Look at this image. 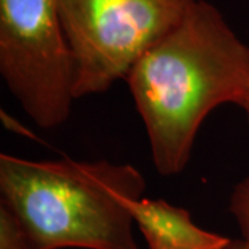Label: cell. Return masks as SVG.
Here are the masks:
<instances>
[{"label":"cell","mask_w":249,"mask_h":249,"mask_svg":"<svg viewBox=\"0 0 249 249\" xmlns=\"http://www.w3.org/2000/svg\"><path fill=\"white\" fill-rule=\"evenodd\" d=\"M160 176L186 169L196 134L223 104L240 107L249 93V46L219 9L196 0L124 78Z\"/></svg>","instance_id":"cell-1"},{"label":"cell","mask_w":249,"mask_h":249,"mask_svg":"<svg viewBox=\"0 0 249 249\" xmlns=\"http://www.w3.org/2000/svg\"><path fill=\"white\" fill-rule=\"evenodd\" d=\"M145 186L130 163L0 155V202L36 249H140L126 202Z\"/></svg>","instance_id":"cell-2"},{"label":"cell","mask_w":249,"mask_h":249,"mask_svg":"<svg viewBox=\"0 0 249 249\" xmlns=\"http://www.w3.org/2000/svg\"><path fill=\"white\" fill-rule=\"evenodd\" d=\"M196 0H58L75 97L104 93L166 36Z\"/></svg>","instance_id":"cell-3"},{"label":"cell","mask_w":249,"mask_h":249,"mask_svg":"<svg viewBox=\"0 0 249 249\" xmlns=\"http://www.w3.org/2000/svg\"><path fill=\"white\" fill-rule=\"evenodd\" d=\"M0 73L34 124L54 129L68 121L75 67L58 0H0Z\"/></svg>","instance_id":"cell-4"},{"label":"cell","mask_w":249,"mask_h":249,"mask_svg":"<svg viewBox=\"0 0 249 249\" xmlns=\"http://www.w3.org/2000/svg\"><path fill=\"white\" fill-rule=\"evenodd\" d=\"M126 206L148 249H226L232 240L196 226L190 212L165 199H129Z\"/></svg>","instance_id":"cell-5"},{"label":"cell","mask_w":249,"mask_h":249,"mask_svg":"<svg viewBox=\"0 0 249 249\" xmlns=\"http://www.w3.org/2000/svg\"><path fill=\"white\" fill-rule=\"evenodd\" d=\"M0 249H36L14 213L0 202Z\"/></svg>","instance_id":"cell-6"},{"label":"cell","mask_w":249,"mask_h":249,"mask_svg":"<svg viewBox=\"0 0 249 249\" xmlns=\"http://www.w3.org/2000/svg\"><path fill=\"white\" fill-rule=\"evenodd\" d=\"M229 209L241 231V241L249 249V175L232 188Z\"/></svg>","instance_id":"cell-7"},{"label":"cell","mask_w":249,"mask_h":249,"mask_svg":"<svg viewBox=\"0 0 249 249\" xmlns=\"http://www.w3.org/2000/svg\"><path fill=\"white\" fill-rule=\"evenodd\" d=\"M240 108L244 111V114H245V118H247V122H248V126H249V93L248 96L245 97V100L241 103Z\"/></svg>","instance_id":"cell-8"},{"label":"cell","mask_w":249,"mask_h":249,"mask_svg":"<svg viewBox=\"0 0 249 249\" xmlns=\"http://www.w3.org/2000/svg\"><path fill=\"white\" fill-rule=\"evenodd\" d=\"M226 249H247V248H245L244 242H242L241 240H238V241H232L231 244H230V247Z\"/></svg>","instance_id":"cell-9"}]
</instances>
